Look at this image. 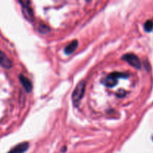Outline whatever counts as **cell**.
<instances>
[{
	"label": "cell",
	"instance_id": "obj_1",
	"mask_svg": "<svg viewBox=\"0 0 153 153\" xmlns=\"http://www.w3.org/2000/svg\"><path fill=\"white\" fill-rule=\"evenodd\" d=\"M86 91V82L84 81H81L76 86L72 94V102L74 105L77 107L78 105L80 102L81 100L83 97Z\"/></svg>",
	"mask_w": 153,
	"mask_h": 153
},
{
	"label": "cell",
	"instance_id": "obj_2",
	"mask_svg": "<svg viewBox=\"0 0 153 153\" xmlns=\"http://www.w3.org/2000/svg\"><path fill=\"white\" fill-rule=\"evenodd\" d=\"M128 77V75L126 74V73H112L110 74L109 76H106L103 82L106 86L109 87V88H112V87L116 86L117 85L118 79H120V78L124 79V78Z\"/></svg>",
	"mask_w": 153,
	"mask_h": 153
},
{
	"label": "cell",
	"instance_id": "obj_3",
	"mask_svg": "<svg viewBox=\"0 0 153 153\" xmlns=\"http://www.w3.org/2000/svg\"><path fill=\"white\" fill-rule=\"evenodd\" d=\"M122 60L127 61L130 66L134 67L136 69H140L141 68V63L140 61L139 58L136 56V55L132 53H128L126 54V55H123L122 56Z\"/></svg>",
	"mask_w": 153,
	"mask_h": 153
},
{
	"label": "cell",
	"instance_id": "obj_4",
	"mask_svg": "<svg viewBox=\"0 0 153 153\" xmlns=\"http://www.w3.org/2000/svg\"><path fill=\"white\" fill-rule=\"evenodd\" d=\"M0 66L4 69H10L12 67V62L5 53L0 50Z\"/></svg>",
	"mask_w": 153,
	"mask_h": 153
},
{
	"label": "cell",
	"instance_id": "obj_5",
	"mask_svg": "<svg viewBox=\"0 0 153 153\" xmlns=\"http://www.w3.org/2000/svg\"><path fill=\"white\" fill-rule=\"evenodd\" d=\"M28 146L29 144L28 142H22L12 148L8 153H25L28 149Z\"/></svg>",
	"mask_w": 153,
	"mask_h": 153
},
{
	"label": "cell",
	"instance_id": "obj_6",
	"mask_svg": "<svg viewBox=\"0 0 153 153\" xmlns=\"http://www.w3.org/2000/svg\"><path fill=\"white\" fill-rule=\"evenodd\" d=\"M19 79L21 85H22V86L23 87V88L27 93H29L30 91H32V85L31 82L26 77H25L22 75H20Z\"/></svg>",
	"mask_w": 153,
	"mask_h": 153
},
{
	"label": "cell",
	"instance_id": "obj_7",
	"mask_svg": "<svg viewBox=\"0 0 153 153\" xmlns=\"http://www.w3.org/2000/svg\"><path fill=\"white\" fill-rule=\"evenodd\" d=\"M22 13L26 19L30 21V22L33 21V19H34V14H33V11L32 10L31 7H22Z\"/></svg>",
	"mask_w": 153,
	"mask_h": 153
},
{
	"label": "cell",
	"instance_id": "obj_8",
	"mask_svg": "<svg viewBox=\"0 0 153 153\" xmlns=\"http://www.w3.org/2000/svg\"><path fill=\"white\" fill-rule=\"evenodd\" d=\"M78 46V41L76 40H73L70 43H69L65 48H64V53L66 55H70L76 50V47Z\"/></svg>",
	"mask_w": 153,
	"mask_h": 153
},
{
	"label": "cell",
	"instance_id": "obj_9",
	"mask_svg": "<svg viewBox=\"0 0 153 153\" xmlns=\"http://www.w3.org/2000/svg\"><path fill=\"white\" fill-rule=\"evenodd\" d=\"M38 31L40 33V34H46L47 33H49L51 31L50 28L46 25H44V24H40L38 25Z\"/></svg>",
	"mask_w": 153,
	"mask_h": 153
},
{
	"label": "cell",
	"instance_id": "obj_10",
	"mask_svg": "<svg viewBox=\"0 0 153 153\" xmlns=\"http://www.w3.org/2000/svg\"><path fill=\"white\" fill-rule=\"evenodd\" d=\"M144 30L146 32H151L153 30V21L147 20L144 24Z\"/></svg>",
	"mask_w": 153,
	"mask_h": 153
},
{
	"label": "cell",
	"instance_id": "obj_11",
	"mask_svg": "<svg viewBox=\"0 0 153 153\" xmlns=\"http://www.w3.org/2000/svg\"><path fill=\"white\" fill-rule=\"evenodd\" d=\"M22 7H30V0H19Z\"/></svg>",
	"mask_w": 153,
	"mask_h": 153
},
{
	"label": "cell",
	"instance_id": "obj_12",
	"mask_svg": "<svg viewBox=\"0 0 153 153\" xmlns=\"http://www.w3.org/2000/svg\"><path fill=\"white\" fill-rule=\"evenodd\" d=\"M125 94L126 92L124 90H119V91H118V93H117V96H118V97H124V96H125Z\"/></svg>",
	"mask_w": 153,
	"mask_h": 153
},
{
	"label": "cell",
	"instance_id": "obj_13",
	"mask_svg": "<svg viewBox=\"0 0 153 153\" xmlns=\"http://www.w3.org/2000/svg\"><path fill=\"white\" fill-rule=\"evenodd\" d=\"M66 151V147H63L62 148V152H65Z\"/></svg>",
	"mask_w": 153,
	"mask_h": 153
},
{
	"label": "cell",
	"instance_id": "obj_14",
	"mask_svg": "<svg viewBox=\"0 0 153 153\" xmlns=\"http://www.w3.org/2000/svg\"><path fill=\"white\" fill-rule=\"evenodd\" d=\"M86 1H88V2H89V1H91L92 0H86Z\"/></svg>",
	"mask_w": 153,
	"mask_h": 153
},
{
	"label": "cell",
	"instance_id": "obj_15",
	"mask_svg": "<svg viewBox=\"0 0 153 153\" xmlns=\"http://www.w3.org/2000/svg\"><path fill=\"white\" fill-rule=\"evenodd\" d=\"M152 140H153V137H152Z\"/></svg>",
	"mask_w": 153,
	"mask_h": 153
}]
</instances>
